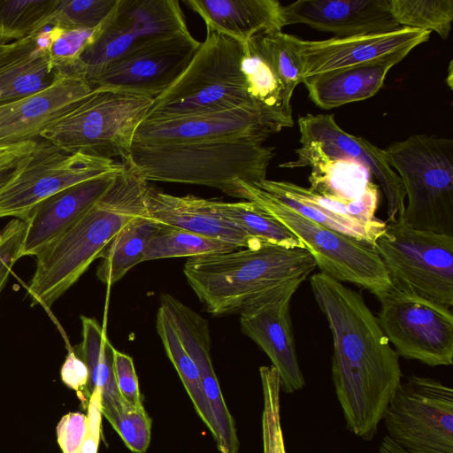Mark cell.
<instances>
[{
	"instance_id": "obj_1",
	"label": "cell",
	"mask_w": 453,
	"mask_h": 453,
	"mask_svg": "<svg viewBox=\"0 0 453 453\" xmlns=\"http://www.w3.org/2000/svg\"><path fill=\"white\" fill-rule=\"evenodd\" d=\"M310 283L332 333V379L346 426L371 441L402 382L399 356L359 293L322 273Z\"/></svg>"
},
{
	"instance_id": "obj_2",
	"label": "cell",
	"mask_w": 453,
	"mask_h": 453,
	"mask_svg": "<svg viewBox=\"0 0 453 453\" xmlns=\"http://www.w3.org/2000/svg\"><path fill=\"white\" fill-rule=\"evenodd\" d=\"M107 192L71 227L38 253L27 285L32 305L50 310L127 223L146 214L148 182L128 164Z\"/></svg>"
},
{
	"instance_id": "obj_3",
	"label": "cell",
	"mask_w": 453,
	"mask_h": 453,
	"mask_svg": "<svg viewBox=\"0 0 453 453\" xmlns=\"http://www.w3.org/2000/svg\"><path fill=\"white\" fill-rule=\"evenodd\" d=\"M316 263L307 249L263 244L188 257V283L214 316L242 313L273 288L307 278Z\"/></svg>"
},
{
	"instance_id": "obj_4",
	"label": "cell",
	"mask_w": 453,
	"mask_h": 453,
	"mask_svg": "<svg viewBox=\"0 0 453 453\" xmlns=\"http://www.w3.org/2000/svg\"><path fill=\"white\" fill-rule=\"evenodd\" d=\"M256 138L133 144L123 160L147 182L207 186L235 196V182L266 179L273 148Z\"/></svg>"
},
{
	"instance_id": "obj_5",
	"label": "cell",
	"mask_w": 453,
	"mask_h": 453,
	"mask_svg": "<svg viewBox=\"0 0 453 453\" xmlns=\"http://www.w3.org/2000/svg\"><path fill=\"white\" fill-rule=\"evenodd\" d=\"M242 54L243 43L206 28L205 39L186 69L169 88L153 98L143 120L242 106L258 108L247 92L241 69Z\"/></svg>"
},
{
	"instance_id": "obj_6",
	"label": "cell",
	"mask_w": 453,
	"mask_h": 453,
	"mask_svg": "<svg viewBox=\"0 0 453 453\" xmlns=\"http://www.w3.org/2000/svg\"><path fill=\"white\" fill-rule=\"evenodd\" d=\"M384 151L408 196L398 219L415 229L453 235V140L416 134Z\"/></svg>"
},
{
	"instance_id": "obj_7",
	"label": "cell",
	"mask_w": 453,
	"mask_h": 453,
	"mask_svg": "<svg viewBox=\"0 0 453 453\" xmlns=\"http://www.w3.org/2000/svg\"><path fill=\"white\" fill-rule=\"evenodd\" d=\"M153 98L95 88L70 111L50 124L40 138L70 153L125 160L134 135Z\"/></svg>"
},
{
	"instance_id": "obj_8",
	"label": "cell",
	"mask_w": 453,
	"mask_h": 453,
	"mask_svg": "<svg viewBox=\"0 0 453 453\" xmlns=\"http://www.w3.org/2000/svg\"><path fill=\"white\" fill-rule=\"evenodd\" d=\"M235 188L234 197L257 203L288 227L310 251L320 273L352 283L377 298L392 287L374 245L308 219L252 183L236 180Z\"/></svg>"
},
{
	"instance_id": "obj_9",
	"label": "cell",
	"mask_w": 453,
	"mask_h": 453,
	"mask_svg": "<svg viewBox=\"0 0 453 453\" xmlns=\"http://www.w3.org/2000/svg\"><path fill=\"white\" fill-rule=\"evenodd\" d=\"M375 249L394 288L453 305V235L387 224Z\"/></svg>"
},
{
	"instance_id": "obj_10",
	"label": "cell",
	"mask_w": 453,
	"mask_h": 453,
	"mask_svg": "<svg viewBox=\"0 0 453 453\" xmlns=\"http://www.w3.org/2000/svg\"><path fill=\"white\" fill-rule=\"evenodd\" d=\"M383 420L408 453H453V390L437 380L412 374L402 381Z\"/></svg>"
},
{
	"instance_id": "obj_11",
	"label": "cell",
	"mask_w": 453,
	"mask_h": 453,
	"mask_svg": "<svg viewBox=\"0 0 453 453\" xmlns=\"http://www.w3.org/2000/svg\"><path fill=\"white\" fill-rule=\"evenodd\" d=\"M121 167L122 163L112 158L70 153L39 138L17 173L0 187V219L24 220L36 204L53 194Z\"/></svg>"
},
{
	"instance_id": "obj_12",
	"label": "cell",
	"mask_w": 453,
	"mask_h": 453,
	"mask_svg": "<svg viewBox=\"0 0 453 453\" xmlns=\"http://www.w3.org/2000/svg\"><path fill=\"white\" fill-rule=\"evenodd\" d=\"M378 300V323L399 357L429 366L452 365L450 308L393 286Z\"/></svg>"
},
{
	"instance_id": "obj_13",
	"label": "cell",
	"mask_w": 453,
	"mask_h": 453,
	"mask_svg": "<svg viewBox=\"0 0 453 453\" xmlns=\"http://www.w3.org/2000/svg\"><path fill=\"white\" fill-rule=\"evenodd\" d=\"M301 148L297 159L280 165L295 168L311 166L324 159H350L365 165L375 176L388 201V221L400 219L406 196L398 174L389 165L384 150L363 137L345 132L333 114H307L298 119Z\"/></svg>"
},
{
	"instance_id": "obj_14",
	"label": "cell",
	"mask_w": 453,
	"mask_h": 453,
	"mask_svg": "<svg viewBox=\"0 0 453 453\" xmlns=\"http://www.w3.org/2000/svg\"><path fill=\"white\" fill-rule=\"evenodd\" d=\"M294 122L259 108L234 109L168 119L142 120L135 130L133 144L172 143L228 138L265 141Z\"/></svg>"
},
{
	"instance_id": "obj_15",
	"label": "cell",
	"mask_w": 453,
	"mask_h": 453,
	"mask_svg": "<svg viewBox=\"0 0 453 453\" xmlns=\"http://www.w3.org/2000/svg\"><path fill=\"white\" fill-rule=\"evenodd\" d=\"M252 184L308 219L374 246L387 226L375 216L380 192L372 182L354 200L324 196L289 181L265 179Z\"/></svg>"
},
{
	"instance_id": "obj_16",
	"label": "cell",
	"mask_w": 453,
	"mask_h": 453,
	"mask_svg": "<svg viewBox=\"0 0 453 453\" xmlns=\"http://www.w3.org/2000/svg\"><path fill=\"white\" fill-rule=\"evenodd\" d=\"M200 44L189 31L149 43L109 65L94 88L155 98L181 74Z\"/></svg>"
},
{
	"instance_id": "obj_17",
	"label": "cell",
	"mask_w": 453,
	"mask_h": 453,
	"mask_svg": "<svg viewBox=\"0 0 453 453\" xmlns=\"http://www.w3.org/2000/svg\"><path fill=\"white\" fill-rule=\"evenodd\" d=\"M306 279L298 278L273 288L240 313L242 331L270 358L279 373L280 389L287 394L305 385L295 346L290 302Z\"/></svg>"
},
{
	"instance_id": "obj_18",
	"label": "cell",
	"mask_w": 453,
	"mask_h": 453,
	"mask_svg": "<svg viewBox=\"0 0 453 453\" xmlns=\"http://www.w3.org/2000/svg\"><path fill=\"white\" fill-rule=\"evenodd\" d=\"M430 35V31L403 27L385 34L320 41L297 38L303 79L378 62L402 52L410 53L427 42Z\"/></svg>"
},
{
	"instance_id": "obj_19",
	"label": "cell",
	"mask_w": 453,
	"mask_h": 453,
	"mask_svg": "<svg viewBox=\"0 0 453 453\" xmlns=\"http://www.w3.org/2000/svg\"><path fill=\"white\" fill-rule=\"evenodd\" d=\"M94 88L81 78L58 73L49 88L0 105V146L39 139L50 124L78 105Z\"/></svg>"
},
{
	"instance_id": "obj_20",
	"label": "cell",
	"mask_w": 453,
	"mask_h": 453,
	"mask_svg": "<svg viewBox=\"0 0 453 453\" xmlns=\"http://www.w3.org/2000/svg\"><path fill=\"white\" fill-rule=\"evenodd\" d=\"M283 25L304 24L337 38L390 33L403 28L388 0H299L282 6Z\"/></svg>"
},
{
	"instance_id": "obj_21",
	"label": "cell",
	"mask_w": 453,
	"mask_h": 453,
	"mask_svg": "<svg viewBox=\"0 0 453 453\" xmlns=\"http://www.w3.org/2000/svg\"><path fill=\"white\" fill-rule=\"evenodd\" d=\"M179 337L199 372L203 392L214 415L220 453H238L239 441L234 418L226 404L211 358L209 324L206 319L173 296L164 294L160 298Z\"/></svg>"
},
{
	"instance_id": "obj_22",
	"label": "cell",
	"mask_w": 453,
	"mask_h": 453,
	"mask_svg": "<svg viewBox=\"0 0 453 453\" xmlns=\"http://www.w3.org/2000/svg\"><path fill=\"white\" fill-rule=\"evenodd\" d=\"M64 188L36 204L27 218L21 257L36 256L78 221L111 188L122 170Z\"/></svg>"
},
{
	"instance_id": "obj_23",
	"label": "cell",
	"mask_w": 453,
	"mask_h": 453,
	"mask_svg": "<svg viewBox=\"0 0 453 453\" xmlns=\"http://www.w3.org/2000/svg\"><path fill=\"white\" fill-rule=\"evenodd\" d=\"M147 215L163 226L183 229L231 243L237 248H258L263 243L251 238L219 210L218 200L188 195L177 196L148 188Z\"/></svg>"
},
{
	"instance_id": "obj_24",
	"label": "cell",
	"mask_w": 453,
	"mask_h": 453,
	"mask_svg": "<svg viewBox=\"0 0 453 453\" xmlns=\"http://www.w3.org/2000/svg\"><path fill=\"white\" fill-rule=\"evenodd\" d=\"M50 27L6 44L0 53V105L49 88L58 73L49 56Z\"/></svg>"
},
{
	"instance_id": "obj_25",
	"label": "cell",
	"mask_w": 453,
	"mask_h": 453,
	"mask_svg": "<svg viewBox=\"0 0 453 453\" xmlns=\"http://www.w3.org/2000/svg\"><path fill=\"white\" fill-rule=\"evenodd\" d=\"M105 21L121 37L129 52L189 31L177 0H117Z\"/></svg>"
},
{
	"instance_id": "obj_26",
	"label": "cell",
	"mask_w": 453,
	"mask_h": 453,
	"mask_svg": "<svg viewBox=\"0 0 453 453\" xmlns=\"http://www.w3.org/2000/svg\"><path fill=\"white\" fill-rule=\"evenodd\" d=\"M204 21L206 28L242 43L261 32L284 27L282 5L277 0H185Z\"/></svg>"
},
{
	"instance_id": "obj_27",
	"label": "cell",
	"mask_w": 453,
	"mask_h": 453,
	"mask_svg": "<svg viewBox=\"0 0 453 453\" xmlns=\"http://www.w3.org/2000/svg\"><path fill=\"white\" fill-rule=\"evenodd\" d=\"M408 54L402 52L378 62L311 76L303 83L311 100L321 109L365 100L382 88L389 70Z\"/></svg>"
},
{
	"instance_id": "obj_28",
	"label": "cell",
	"mask_w": 453,
	"mask_h": 453,
	"mask_svg": "<svg viewBox=\"0 0 453 453\" xmlns=\"http://www.w3.org/2000/svg\"><path fill=\"white\" fill-rule=\"evenodd\" d=\"M82 340L75 352L88 371L86 397L96 388L101 391V411L120 407L126 403L119 392L113 370L114 347L104 328L93 318L81 316Z\"/></svg>"
},
{
	"instance_id": "obj_29",
	"label": "cell",
	"mask_w": 453,
	"mask_h": 453,
	"mask_svg": "<svg viewBox=\"0 0 453 453\" xmlns=\"http://www.w3.org/2000/svg\"><path fill=\"white\" fill-rule=\"evenodd\" d=\"M241 69L248 95L256 106L293 122L292 96L256 35L243 43Z\"/></svg>"
},
{
	"instance_id": "obj_30",
	"label": "cell",
	"mask_w": 453,
	"mask_h": 453,
	"mask_svg": "<svg viewBox=\"0 0 453 453\" xmlns=\"http://www.w3.org/2000/svg\"><path fill=\"white\" fill-rule=\"evenodd\" d=\"M163 226L147 213L127 223L98 255L101 262L96 269L97 278L107 285L121 280L142 262L149 240Z\"/></svg>"
},
{
	"instance_id": "obj_31",
	"label": "cell",
	"mask_w": 453,
	"mask_h": 453,
	"mask_svg": "<svg viewBox=\"0 0 453 453\" xmlns=\"http://www.w3.org/2000/svg\"><path fill=\"white\" fill-rule=\"evenodd\" d=\"M156 328L165 353L177 371L195 411L216 441L218 439L217 423L203 392L197 367L186 351L170 316L161 305L157 313Z\"/></svg>"
},
{
	"instance_id": "obj_32",
	"label": "cell",
	"mask_w": 453,
	"mask_h": 453,
	"mask_svg": "<svg viewBox=\"0 0 453 453\" xmlns=\"http://www.w3.org/2000/svg\"><path fill=\"white\" fill-rule=\"evenodd\" d=\"M311 190L343 200L359 197L372 182L371 172L350 159H324L311 166Z\"/></svg>"
},
{
	"instance_id": "obj_33",
	"label": "cell",
	"mask_w": 453,
	"mask_h": 453,
	"mask_svg": "<svg viewBox=\"0 0 453 453\" xmlns=\"http://www.w3.org/2000/svg\"><path fill=\"white\" fill-rule=\"evenodd\" d=\"M218 207L224 216L253 239L265 244L306 249L288 227L253 202L218 201Z\"/></svg>"
},
{
	"instance_id": "obj_34",
	"label": "cell",
	"mask_w": 453,
	"mask_h": 453,
	"mask_svg": "<svg viewBox=\"0 0 453 453\" xmlns=\"http://www.w3.org/2000/svg\"><path fill=\"white\" fill-rule=\"evenodd\" d=\"M237 249L239 248L220 240L164 226L149 240L142 262L171 257H192Z\"/></svg>"
},
{
	"instance_id": "obj_35",
	"label": "cell",
	"mask_w": 453,
	"mask_h": 453,
	"mask_svg": "<svg viewBox=\"0 0 453 453\" xmlns=\"http://www.w3.org/2000/svg\"><path fill=\"white\" fill-rule=\"evenodd\" d=\"M58 0H0V41H18L48 27Z\"/></svg>"
},
{
	"instance_id": "obj_36",
	"label": "cell",
	"mask_w": 453,
	"mask_h": 453,
	"mask_svg": "<svg viewBox=\"0 0 453 453\" xmlns=\"http://www.w3.org/2000/svg\"><path fill=\"white\" fill-rule=\"evenodd\" d=\"M388 7L402 27L434 31L442 39L449 35L452 0H388Z\"/></svg>"
},
{
	"instance_id": "obj_37",
	"label": "cell",
	"mask_w": 453,
	"mask_h": 453,
	"mask_svg": "<svg viewBox=\"0 0 453 453\" xmlns=\"http://www.w3.org/2000/svg\"><path fill=\"white\" fill-rule=\"evenodd\" d=\"M263 392L262 440L264 453H286L280 422V382L272 365L260 366Z\"/></svg>"
},
{
	"instance_id": "obj_38",
	"label": "cell",
	"mask_w": 453,
	"mask_h": 453,
	"mask_svg": "<svg viewBox=\"0 0 453 453\" xmlns=\"http://www.w3.org/2000/svg\"><path fill=\"white\" fill-rule=\"evenodd\" d=\"M117 0H58L48 27L62 29H94L114 8Z\"/></svg>"
},
{
	"instance_id": "obj_39",
	"label": "cell",
	"mask_w": 453,
	"mask_h": 453,
	"mask_svg": "<svg viewBox=\"0 0 453 453\" xmlns=\"http://www.w3.org/2000/svg\"><path fill=\"white\" fill-rule=\"evenodd\" d=\"M101 411L132 452L147 451L151 436V418L144 407H134L126 402L120 407Z\"/></svg>"
},
{
	"instance_id": "obj_40",
	"label": "cell",
	"mask_w": 453,
	"mask_h": 453,
	"mask_svg": "<svg viewBox=\"0 0 453 453\" xmlns=\"http://www.w3.org/2000/svg\"><path fill=\"white\" fill-rule=\"evenodd\" d=\"M50 27V61L58 73L74 76L73 71L84 48L93 39L94 29ZM76 77V76H75Z\"/></svg>"
},
{
	"instance_id": "obj_41",
	"label": "cell",
	"mask_w": 453,
	"mask_h": 453,
	"mask_svg": "<svg viewBox=\"0 0 453 453\" xmlns=\"http://www.w3.org/2000/svg\"><path fill=\"white\" fill-rule=\"evenodd\" d=\"M26 223L12 219L1 231L0 238V294L6 285L16 262L21 258Z\"/></svg>"
},
{
	"instance_id": "obj_42",
	"label": "cell",
	"mask_w": 453,
	"mask_h": 453,
	"mask_svg": "<svg viewBox=\"0 0 453 453\" xmlns=\"http://www.w3.org/2000/svg\"><path fill=\"white\" fill-rule=\"evenodd\" d=\"M113 370L119 392L125 401L134 407H144L133 358L114 349Z\"/></svg>"
},
{
	"instance_id": "obj_43",
	"label": "cell",
	"mask_w": 453,
	"mask_h": 453,
	"mask_svg": "<svg viewBox=\"0 0 453 453\" xmlns=\"http://www.w3.org/2000/svg\"><path fill=\"white\" fill-rule=\"evenodd\" d=\"M88 418L82 412H68L56 427L57 441L63 453H77L87 434Z\"/></svg>"
},
{
	"instance_id": "obj_44",
	"label": "cell",
	"mask_w": 453,
	"mask_h": 453,
	"mask_svg": "<svg viewBox=\"0 0 453 453\" xmlns=\"http://www.w3.org/2000/svg\"><path fill=\"white\" fill-rule=\"evenodd\" d=\"M62 382L75 391L83 407L87 409L88 401L86 389L88 380V371L85 362L78 356L74 349H70L61 366Z\"/></svg>"
},
{
	"instance_id": "obj_45",
	"label": "cell",
	"mask_w": 453,
	"mask_h": 453,
	"mask_svg": "<svg viewBox=\"0 0 453 453\" xmlns=\"http://www.w3.org/2000/svg\"><path fill=\"white\" fill-rule=\"evenodd\" d=\"M36 142L37 140L0 146V170L15 165L27 158L33 152Z\"/></svg>"
},
{
	"instance_id": "obj_46",
	"label": "cell",
	"mask_w": 453,
	"mask_h": 453,
	"mask_svg": "<svg viewBox=\"0 0 453 453\" xmlns=\"http://www.w3.org/2000/svg\"><path fill=\"white\" fill-rule=\"evenodd\" d=\"M379 451L380 453H408L393 441L388 435H385L381 440Z\"/></svg>"
},
{
	"instance_id": "obj_47",
	"label": "cell",
	"mask_w": 453,
	"mask_h": 453,
	"mask_svg": "<svg viewBox=\"0 0 453 453\" xmlns=\"http://www.w3.org/2000/svg\"><path fill=\"white\" fill-rule=\"evenodd\" d=\"M24 160H22L21 162H19V164H17L15 165L0 170V187L2 185H4L6 181H8L10 179H12L17 173V172L19 171V169Z\"/></svg>"
},
{
	"instance_id": "obj_48",
	"label": "cell",
	"mask_w": 453,
	"mask_h": 453,
	"mask_svg": "<svg viewBox=\"0 0 453 453\" xmlns=\"http://www.w3.org/2000/svg\"><path fill=\"white\" fill-rule=\"evenodd\" d=\"M446 82L450 89H452V61H450L449 65L448 76L446 79Z\"/></svg>"
},
{
	"instance_id": "obj_49",
	"label": "cell",
	"mask_w": 453,
	"mask_h": 453,
	"mask_svg": "<svg viewBox=\"0 0 453 453\" xmlns=\"http://www.w3.org/2000/svg\"><path fill=\"white\" fill-rule=\"evenodd\" d=\"M6 44H7V42L0 41V53L4 50Z\"/></svg>"
},
{
	"instance_id": "obj_50",
	"label": "cell",
	"mask_w": 453,
	"mask_h": 453,
	"mask_svg": "<svg viewBox=\"0 0 453 453\" xmlns=\"http://www.w3.org/2000/svg\"><path fill=\"white\" fill-rule=\"evenodd\" d=\"M77 453H82L81 450H79Z\"/></svg>"
},
{
	"instance_id": "obj_51",
	"label": "cell",
	"mask_w": 453,
	"mask_h": 453,
	"mask_svg": "<svg viewBox=\"0 0 453 453\" xmlns=\"http://www.w3.org/2000/svg\"><path fill=\"white\" fill-rule=\"evenodd\" d=\"M0 238H1V232H0Z\"/></svg>"
}]
</instances>
